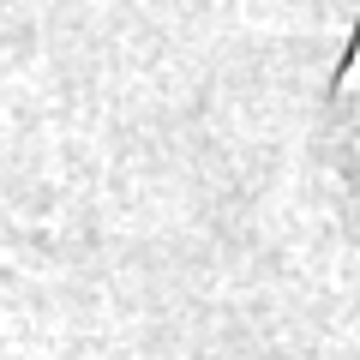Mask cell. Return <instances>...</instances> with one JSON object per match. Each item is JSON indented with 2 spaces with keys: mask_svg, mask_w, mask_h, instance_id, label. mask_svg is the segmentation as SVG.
<instances>
[{
  "mask_svg": "<svg viewBox=\"0 0 360 360\" xmlns=\"http://www.w3.org/2000/svg\"><path fill=\"white\" fill-rule=\"evenodd\" d=\"M342 84H348V90H336V108H342V115H348V127H354V139H360V54H354V60H348Z\"/></svg>",
  "mask_w": 360,
  "mask_h": 360,
  "instance_id": "cell-1",
  "label": "cell"
}]
</instances>
